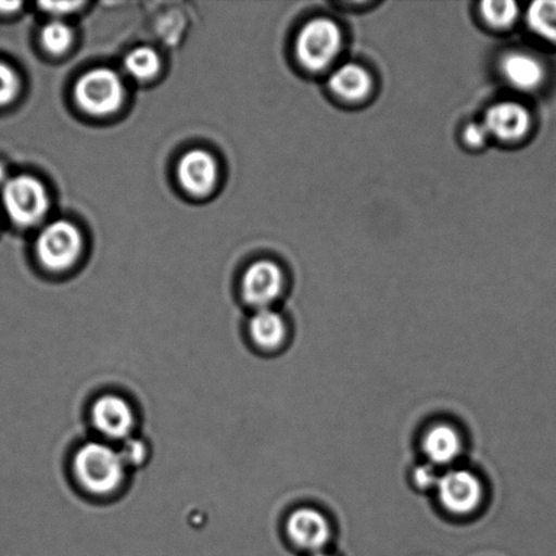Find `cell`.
<instances>
[{
  "instance_id": "cell-1",
  "label": "cell",
  "mask_w": 556,
  "mask_h": 556,
  "mask_svg": "<svg viewBox=\"0 0 556 556\" xmlns=\"http://www.w3.org/2000/svg\"><path fill=\"white\" fill-rule=\"evenodd\" d=\"M128 467L111 444L91 441L81 445L74 459V472L80 486L97 497L116 493L125 482Z\"/></svg>"
},
{
  "instance_id": "cell-2",
  "label": "cell",
  "mask_w": 556,
  "mask_h": 556,
  "mask_svg": "<svg viewBox=\"0 0 556 556\" xmlns=\"http://www.w3.org/2000/svg\"><path fill=\"white\" fill-rule=\"evenodd\" d=\"M342 47V33L334 21L316 18L296 38L299 62L309 71H324L334 62Z\"/></svg>"
},
{
  "instance_id": "cell-3",
  "label": "cell",
  "mask_w": 556,
  "mask_h": 556,
  "mask_svg": "<svg viewBox=\"0 0 556 556\" xmlns=\"http://www.w3.org/2000/svg\"><path fill=\"white\" fill-rule=\"evenodd\" d=\"M124 87L112 70L96 68L85 74L75 87L78 105L92 116H108L122 106Z\"/></svg>"
},
{
  "instance_id": "cell-4",
  "label": "cell",
  "mask_w": 556,
  "mask_h": 556,
  "mask_svg": "<svg viewBox=\"0 0 556 556\" xmlns=\"http://www.w3.org/2000/svg\"><path fill=\"white\" fill-rule=\"evenodd\" d=\"M2 201L10 219L18 226L36 225L48 211L46 188L30 176L10 178L3 185Z\"/></svg>"
},
{
  "instance_id": "cell-5",
  "label": "cell",
  "mask_w": 556,
  "mask_h": 556,
  "mask_svg": "<svg viewBox=\"0 0 556 556\" xmlns=\"http://www.w3.org/2000/svg\"><path fill=\"white\" fill-rule=\"evenodd\" d=\"M37 255L41 264L51 270H64L75 264L81 249V237L68 222H54L43 228L37 239Z\"/></svg>"
},
{
  "instance_id": "cell-6",
  "label": "cell",
  "mask_w": 556,
  "mask_h": 556,
  "mask_svg": "<svg viewBox=\"0 0 556 556\" xmlns=\"http://www.w3.org/2000/svg\"><path fill=\"white\" fill-rule=\"evenodd\" d=\"M91 421L103 439L125 441L132 438L136 417L132 406L123 396L106 394L91 407Z\"/></svg>"
},
{
  "instance_id": "cell-7",
  "label": "cell",
  "mask_w": 556,
  "mask_h": 556,
  "mask_svg": "<svg viewBox=\"0 0 556 556\" xmlns=\"http://www.w3.org/2000/svg\"><path fill=\"white\" fill-rule=\"evenodd\" d=\"M438 492L445 509L452 514L467 515L481 503L482 484L473 473L454 470L440 478Z\"/></svg>"
},
{
  "instance_id": "cell-8",
  "label": "cell",
  "mask_w": 556,
  "mask_h": 556,
  "mask_svg": "<svg viewBox=\"0 0 556 556\" xmlns=\"http://www.w3.org/2000/svg\"><path fill=\"white\" fill-rule=\"evenodd\" d=\"M282 287V271L270 261H260L250 266L242 280L244 300L257 309L269 308L280 296Z\"/></svg>"
},
{
  "instance_id": "cell-9",
  "label": "cell",
  "mask_w": 556,
  "mask_h": 556,
  "mask_svg": "<svg viewBox=\"0 0 556 556\" xmlns=\"http://www.w3.org/2000/svg\"><path fill=\"white\" fill-rule=\"evenodd\" d=\"M483 125L490 138L503 141H516L525 138L532 125L530 112L521 103L500 102L489 108Z\"/></svg>"
},
{
  "instance_id": "cell-10",
  "label": "cell",
  "mask_w": 556,
  "mask_h": 556,
  "mask_svg": "<svg viewBox=\"0 0 556 556\" xmlns=\"http://www.w3.org/2000/svg\"><path fill=\"white\" fill-rule=\"evenodd\" d=\"M287 531L291 541L307 552L319 553L330 539L329 522L314 509H299L289 517Z\"/></svg>"
},
{
  "instance_id": "cell-11",
  "label": "cell",
  "mask_w": 556,
  "mask_h": 556,
  "mask_svg": "<svg viewBox=\"0 0 556 556\" xmlns=\"http://www.w3.org/2000/svg\"><path fill=\"white\" fill-rule=\"evenodd\" d=\"M178 179L182 188L193 195H205L214 189L217 166L208 152L194 150L182 156L178 165Z\"/></svg>"
},
{
  "instance_id": "cell-12",
  "label": "cell",
  "mask_w": 556,
  "mask_h": 556,
  "mask_svg": "<svg viewBox=\"0 0 556 556\" xmlns=\"http://www.w3.org/2000/svg\"><path fill=\"white\" fill-rule=\"evenodd\" d=\"M501 74L517 90L532 91L539 89L546 79V68L531 53L509 52L500 63Z\"/></svg>"
},
{
  "instance_id": "cell-13",
  "label": "cell",
  "mask_w": 556,
  "mask_h": 556,
  "mask_svg": "<svg viewBox=\"0 0 556 556\" xmlns=\"http://www.w3.org/2000/svg\"><path fill=\"white\" fill-rule=\"evenodd\" d=\"M329 85L330 89L343 100L359 101L372 90V78L362 65L349 63L331 74Z\"/></svg>"
},
{
  "instance_id": "cell-14",
  "label": "cell",
  "mask_w": 556,
  "mask_h": 556,
  "mask_svg": "<svg viewBox=\"0 0 556 556\" xmlns=\"http://www.w3.org/2000/svg\"><path fill=\"white\" fill-rule=\"evenodd\" d=\"M424 451L433 466H445L460 455L459 433L448 425H438L429 430L424 440Z\"/></svg>"
},
{
  "instance_id": "cell-15",
  "label": "cell",
  "mask_w": 556,
  "mask_h": 556,
  "mask_svg": "<svg viewBox=\"0 0 556 556\" xmlns=\"http://www.w3.org/2000/svg\"><path fill=\"white\" fill-rule=\"evenodd\" d=\"M250 336L255 345L274 351L286 340L287 327L280 314L271 308H261L250 319Z\"/></svg>"
},
{
  "instance_id": "cell-16",
  "label": "cell",
  "mask_w": 556,
  "mask_h": 556,
  "mask_svg": "<svg viewBox=\"0 0 556 556\" xmlns=\"http://www.w3.org/2000/svg\"><path fill=\"white\" fill-rule=\"evenodd\" d=\"M527 24L543 40L556 46V0H538L528 5Z\"/></svg>"
},
{
  "instance_id": "cell-17",
  "label": "cell",
  "mask_w": 556,
  "mask_h": 556,
  "mask_svg": "<svg viewBox=\"0 0 556 556\" xmlns=\"http://www.w3.org/2000/svg\"><path fill=\"white\" fill-rule=\"evenodd\" d=\"M124 67L134 78L146 80L157 74L161 68V60L154 49L140 47L127 54L124 60Z\"/></svg>"
},
{
  "instance_id": "cell-18",
  "label": "cell",
  "mask_w": 556,
  "mask_h": 556,
  "mask_svg": "<svg viewBox=\"0 0 556 556\" xmlns=\"http://www.w3.org/2000/svg\"><path fill=\"white\" fill-rule=\"evenodd\" d=\"M481 13L490 25L508 27L515 24L520 9L514 0H486L481 3Z\"/></svg>"
},
{
  "instance_id": "cell-19",
  "label": "cell",
  "mask_w": 556,
  "mask_h": 556,
  "mask_svg": "<svg viewBox=\"0 0 556 556\" xmlns=\"http://www.w3.org/2000/svg\"><path fill=\"white\" fill-rule=\"evenodd\" d=\"M73 30L60 21L49 22L41 33L42 46L48 52L59 54L67 51L73 42Z\"/></svg>"
},
{
  "instance_id": "cell-20",
  "label": "cell",
  "mask_w": 556,
  "mask_h": 556,
  "mask_svg": "<svg viewBox=\"0 0 556 556\" xmlns=\"http://www.w3.org/2000/svg\"><path fill=\"white\" fill-rule=\"evenodd\" d=\"M20 90L18 76L8 64L0 63V106L8 105L14 100Z\"/></svg>"
},
{
  "instance_id": "cell-21",
  "label": "cell",
  "mask_w": 556,
  "mask_h": 556,
  "mask_svg": "<svg viewBox=\"0 0 556 556\" xmlns=\"http://www.w3.org/2000/svg\"><path fill=\"white\" fill-rule=\"evenodd\" d=\"M127 467H138L147 459V446L143 441L130 438L123 441L122 448H118Z\"/></svg>"
},
{
  "instance_id": "cell-22",
  "label": "cell",
  "mask_w": 556,
  "mask_h": 556,
  "mask_svg": "<svg viewBox=\"0 0 556 556\" xmlns=\"http://www.w3.org/2000/svg\"><path fill=\"white\" fill-rule=\"evenodd\" d=\"M440 478L441 477L438 471H435V467L433 465L419 466L416 472H414L416 483L422 489L438 488Z\"/></svg>"
},
{
  "instance_id": "cell-23",
  "label": "cell",
  "mask_w": 556,
  "mask_h": 556,
  "mask_svg": "<svg viewBox=\"0 0 556 556\" xmlns=\"http://www.w3.org/2000/svg\"><path fill=\"white\" fill-rule=\"evenodd\" d=\"M489 138L490 135L483 123H472L468 125L465 130V139L467 143L472 147H482L483 144H486Z\"/></svg>"
},
{
  "instance_id": "cell-24",
  "label": "cell",
  "mask_w": 556,
  "mask_h": 556,
  "mask_svg": "<svg viewBox=\"0 0 556 556\" xmlns=\"http://www.w3.org/2000/svg\"><path fill=\"white\" fill-rule=\"evenodd\" d=\"M84 3L67 2V3H42V8L53 13H68V11L78 9Z\"/></svg>"
},
{
  "instance_id": "cell-25",
  "label": "cell",
  "mask_w": 556,
  "mask_h": 556,
  "mask_svg": "<svg viewBox=\"0 0 556 556\" xmlns=\"http://www.w3.org/2000/svg\"><path fill=\"white\" fill-rule=\"evenodd\" d=\"M20 2H2L0 3V11L9 13V11H14L16 8H20Z\"/></svg>"
},
{
  "instance_id": "cell-26",
  "label": "cell",
  "mask_w": 556,
  "mask_h": 556,
  "mask_svg": "<svg viewBox=\"0 0 556 556\" xmlns=\"http://www.w3.org/2000/svg\"><path fill=\"white\" fill-rule=\"evenodd\" d=\"M10 178H8V172H5V168L3 165H0V185H3L9 181Z\"/></svg>"
},
{
  "instance_id": "cell-27",
  "label": "cell",
  "mask_w": 556,
  "mask_h": 556,
  "mask_svg": "<svg viewBox=\"0 0 556 556\" xmlns=\"http://www.w3.org/2000/svg\"><path fill=\"white\" fill-rule=\"evenodd\" d=\"M313 556H330V555H327L325 553H315Z\"/></svg>"
}]
</instances>
